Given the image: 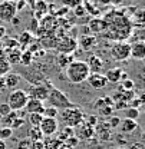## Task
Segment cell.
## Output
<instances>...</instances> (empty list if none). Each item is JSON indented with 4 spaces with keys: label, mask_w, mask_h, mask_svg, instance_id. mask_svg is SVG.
I'll use <instances>...</instances> for the list:
<instances>
[{
    "label": "cell",
    "mask_w": 145,
    "mask_h": 149,
    "mask_svg": "<svg viewBox=\"0 0 145 149\" xmlns=\"http://www.w3.org/2000/svg\"><path fill=\"white\" fill-rule=\"evenodd\" d=\"M27 99H29V96H27L26 91L15 89V91H12L9 93V96H7V105L10 106L12 111L15 112L22 111V109H25V106L27 103Z\"/></svg>",
    "instance_id": "277c9868"
},
{
    "label": "cell",
    "mask_w": 145,
    "mask_h": 149,
    "mask_svg": "<svg viewBox=\"0 0 145 149\" xmlns=\"http://www.w3.org/2000/svg\"><path fill=\"white\" fill-rule=\"evenodd\" d=\"M33 57H35L33 53H30L29 50H23L22 55H20V62L19 63H22L23 66H30L32 62H33Z\"/></svg>",
    "instance_id": "603a6c76"
},
{
    "label": "cell",
    "mask_w": 145,
    "mask_h": 149,
    "mask_svg": "<svg viewBox=\"0 0 145 149\" xmlns=\"http://www.w3.org/2000/svg\"><path fill=\"white\" fill-rule=\"evenodd\" d=\"M25 123H26V119H25V118H19V116H18V118L12 122L10 129H19V128H22Z\"/></svg>",
    "instance_id": "d6a6232c"
},
{
    "label": "cell",
    "mask_w": 145,
    "mask_h": 149,
    "mask_svg": "<svg viewBox=\"0 0 145 149\" xmlns=\"http://www.w3.org/2000/svg\"><path fill=\"white\" fill-rule=\"evenodd\" d=\"M6 33H7L6 27H4V26H0V39H4V36H6Z\"/></svg>",
    "instance_id": "b9f144b4"
},
{
    "label": "cell",
    "mask_w": 145,
    "mask_h": 149,
    "mask_svg": "<svg viewBox=\"0 0 145 149\" xmlns=\"http://www.w3.org/2000/svg\"><path fill=\"white\" fill-rule=\"evenodd\" d=\"M121 89H124V91H134L135 89V82L132 80V79H125V80H122V86H121Z\"/></svg>",
    "instance_id": "4dcf8cb0"
},
{
    "label": "cell",
    "mask_w": 145,
    "mask_h": 149,
    "mask_svg": "<svg viewBox=\"0 0 145 149\" xmlns=\"http://www.w3.org/2000/svg\"><path fill=\"white\" fill-rule=\"evenodd\" d=\"M15 6H16V12H22L27 6V3H26V0H18V1H15Z\"/></svg>",
    "instance_id": "d590c367"
},
{
    "label": "cell",
    "mask_w": 145,
    "mask_h": 149,
    "mask_svg": "<svg viewBox=\"0 0 145 149\" xmlns=\"http://www.w3.org/2000/svg\"><path fill=\"white\" fill-rule=\"evenodd\" d=\"M16 6L13 0H3L0 1V20L4 23H9L16 16Z\"/></svg>",
    "instance_id": "ba28073f"
},
{
    "label": "cell",
    "mask_w": 145,
    "mask_h": 149,
    "mask_svg": "<svg viewBox=\"0 0 145 149\" xmlns=\"http://www.w3.org/2000/svg\"><path fill=\"white\" fill-rule=\"evenodd\" d=\"M131 59H135V60H142L145 57V43L144 40H138V42H134L131 45Z\"/></svg>",
    "instance_id": "8fae6325"
},
{
    "label": "cell",
    "mask_w": 145,
    "mask_h": 149,
    "mask_svg": "<svg viewBox=\"0 0 145 149\" xmlns=\"http://www.w3.org/2000/svg\"><path fill=\"white\" fill-rule=\"evenodd\" d=\"M46 102L49 103V106H53L57 111H63V109H68V108L75 106V103H72L71 99L66 96V93L62 92L60 89H57V88H55V86L49 91Z\"/></svg>",
    "instance_id": "3957f363"
},
{
    "label": "cell",
    "mask_w": 145,
    "mask_h": 149,
    "mask_svg": "<svg viewBox=\"0 0 145 149\" xmlns=\"http://www.w3.org/2000/svg\"><path fill=\"white\" fill-rule=\"evenodd\" d=\"M6 88H4V79H3V76H0V92L1 91H4Z\"/></svg>",
    "instance_id": "7bdbcfd3"
},
{
    "label": "cell",
    "mask_w": 145,
    "mask_h": 149,
    "mask_svg": "<svg viewBox=\"0 0 145 149\" xmlns=\"http://www.w3.org/2000/svg\"><path fill=\"white\" fill-rule=\"evenodd\" d=\"M113 112V106H104L102 109H99L101 115H111Z\"/></svg>",
    "instance_id": "f35d334b"
},
{
    "label": "cell",
    "mask_w": 145,
    "mask_h": 149,
    "mask_svg": "<svg viewBox=\"0 0 145 149\" xmlns=\"http://www.w3.org/2000/svg\"><path fill=\"white\" fill-rule=\"evenodd\" d=\"M0 46H1V45H0Z\"/></svg>",
    "instance_id": "c3c4849f"
},
{
    "label": "cell",
    "mask_w": 145,
    "mask_h": 149,
    "mask_svg": "<svg viewBox=\"0 0 145 149\" xmlns=\"http://www.w3.org/2000/svg\"><path fill=\"white\" fill-rule=\"evenodd\" d=\"M96 43H98L96 36H93V35H82L79 37V40H78V47L81 46L83 50H91L93 46H96Z\"/></svg>",
    "instance_id": "5bb4252c"
},
{
    "label": "cell",
    "mask_w": 145,
    "mask_h": 149,
    "mask_svg": "<svg viewBox=\"0 0 145 149\" xmlns=\"http://www.w3.org/2000/svg\"><path fill=\"white\" fill-rule=\"evenodd\" d=\"M122 133H132V132H135L137 128H138V123H137V120H132V119H124V120H121V123H119V126H118Z\"/></svg>",
    "instance_id": "ac0fdd59"
},
{
    "label": "cell",
    "mask_w": 145,
    "mask_h": 149,
    "mask_svg": "<svg viewBox=\"0 0 145 149\" xmlns=\"http://www.w3.org/2000/svg\"><path fill=\"white\" fill-rule=\"evenodd\" d=\"M9 23H12V26H15V27H16V26H19V24H20V17L15 16V17L12 19V20H10Z\"/></svg>",
    "instance_id": "60d3db41"
},
{
    "label": "cell",
    "mask_w": 145,
    "mask_h": 149,
    "mask_svg": "<svg viewBox=\"0 0 145 149\" xmlns=\"http://www.w3.org/2000/svg\"><path fill=\"white\" fill-rule=\"evenodd\" d=\"M1 1H3V0H1Z\"/></svg>",
    "instance_id": "f907efd6"
},
{
    "label": "cell",
    "mask_w": 145,
    "mask_h": 149,
    "mask_svg": "<svg viewBox=\"0 0 145 149\" xmlns=\"http://www.w3.org/2000/svg\"><path fill=\"white\" fill-rule=\"evenodd\" d=\"M66 142H69V143H71V148H72V146H75V145H78V139H76L75 136L68 138V139H66Z\"/></svg>",
    "instance_id": "ab89813d"
},
{
    "label": "cell",
    "mask_w": 145,
    "mask_h": 149,
    "mask_svg": "<svg viewBox=\"0 0 145 149\" xmlns=\"http://www.w3.org/2000/svg\"><path fill=\"white\" fill-rule=\"evenodd\" d=\"M88 83L92 89L95 91H101V89H105L106 85H108V80L105 77V74L101 73H91L88 77Z\"/></svg>",
    "instance_id": "30bf717a"
},
{
    "label": "cell",
    "mask_w": 145,
    "mask_h": 149,
    "mask_svg": "<svg viewBox=\"0 0 145 149\" xmlns=\"http://www.w3.org/2000/svg\"><path fill=\"white\" fill-rule=\"evenodd\" d=\"M116 138H118L116 141L119 142V145H127V141H125V139H121V135H118Z\"/></svg>",
    "instance_id": "f6af8a7d"
},
{
    "label": "cell",
    "mask_w": 145,
    "mask_h": 149,
    "mask_svg": "<svg viewBox=\"0 0 145 149\" xmlns=\"http://www.w3.org/2000/svg\"><path fill=\"white\" fill-rule=\"evenodd\" d=\"M10 68L12 65L7 62V59L4 56H0V76H4L10 72Z\"/></svg>",
    "instance_id": "d4e9b609"
},
{
    "label": "cell",
    "mask_w": 145,
    "mask_h": 149,
    "mask_svg": "<svg viewBox=\"0 0 145 149\" xmlns=\"http://www.w3.org/2000/svg\"><path fill=\"white\" fill-rule=\"evenodd\" d=\"M25 111H26V113H40V115H43L45 103L40 102V100L29 97V99H27V103H26V106H25Z\"/></svg>",
    "instance_id": "4fadbf2b"
},
{
    "label": "cell",
    "mask_w": 145,
    "mask_h": 149,
    "mask_svg": "<svg viewBox=\"0 0 145 149\" xmlns=\"http://www.w3.org/2000/svg\"><path fill=\"white\" fill-rule=\"evenodd\" d=\"M122 68H112V69H108L106 73H105V77L108 80V83H119L121 82V74H122Z\"/></svg>",
    "instance_id": "e0dca14e"
},
{
    "label": "cell",
    "mask_w": 145,
    "mask_h": 149,
    "mask_svg": "<svg viewBox=\"0 0 145 149\" xmlns=\"http://www.w3.org/2000/svg\"><path fill=\"white\" fill-rule=\"evenodd\" d=\"M0 119H1V118H0Z\"/></svg>",
    "instance_id": "681fc988"
},
{
    "label": "cell",
    "mask_w": 145,
    "mask_h": 149,
    "mask_svg": "<svg viewBox=\"0 0 145 149\" xmlns=\"http://www.w3.org/2000/svg\"><path fill=\"white\" fill-rule=\"evenodd\" d=\"M65 73H66V77L71 83H83L88 80L89 74H91V70L86 65L85 60H73L72 63L65 69Z\"/></svg>",
    "instance_id": "6da1fadb"
},
{
    "label": "cell",
    "mask_w": 145,
    "mask_h": 149,
    "mask_svg": "<svg viewBox=\"0 0 145 149\" xmlns=\"http://www.w3.org/2000/svg\"><path fill=\"white\" fill-rule=\"evenodd\" d=\"M53 88V85L46 80L45 83H37V85H33L29 88V91H26L27 96L32 97V99H36V100H40V102H45L48 99V95H49V91Z\"/></svg>",
    "instance_id": "5b68a950"
},
{
    "label": "cell",
    "mask_w": 145,
    "mask_h": 149,
    "mask_svg": "<svg viewBox=\"0 0 145 149\" xmlns=\"http://www.w3.org/2000/svg\"><path fill=\"white\" fill-rule=\"evenodd\" d=\"M121 120H122V119H121L119 116H111V118L108 119V122H106V123L109 125V128L115 129V128H118V126H119Z\"/></svg>",
    "instance_id": "1f68e13d"
},
{
    "label": "cell",
    "mask_w": 145,
    "mask_h": 149,
    "mask_svg": "<svg viewBox=\"0 0 145 149\" xmlns=\"http://www.w3.org/2000/svg\"><path fill=\"white\" fill-rule=\"evenodd\" d=\"M59 116L62 119V122L65 123V126L68 128H78L79 125H82L86 119V115L83 113V111L81 108H78L76 105L72 108H68V109H63V111L59 112Z\"/></svg>",
    "instance_id": "7a4b0ae2"
},
{
    "label": "cell",
    "mask_w": 145,
    "mask_h": 149,
    "mask_svg": "<svg viewBox=\"0 0 145 149\" xmlns=\"http://www.w3.org/2000/svg\"><path fill=\"white\" fill-rule=\"evenodd\" d=\"M128 103H129V105H128V108H135V109H139V108L142 106V103H144V99H142V97H132Z\"/></svg>",
    "instance_id": "f546056e"
},
{
    "label": "cell",
    "mask_w": 145,
    "mask_h": 149,
    "mask_svg": "<svg viewBox=\"0 0 145 149\" xmlns=\"http://www.w3.org/2000/svg\"><path fill=\"white\" fill-rule=\"evenodd\" d=\"M105 106V102H104V97H99V99H96L95 100V103H93V108L96 109V111H99V109H102Z\"/></svg>",
    "instance_id": "8d00e7d4"
},
{
    "label": "cell",
    "mask_w": 145,
    "mask_h": 149,
    "mask_svg": "<svg viewBox=\"0 0 145 149\" xmlns=\"http://www.w3.org/2000/svg\"><path fill=\"white\" fill-rule=\"evenodd\" d=\"M16 118H18V113H16L15 111H12L10 113H9V115H7V116H4V118H1V119H3V123H4V126H9V128H10L12 122H13Z\"/></svg>",
    "instance_id": "f1b7e54d"
},
{
    "label": "cell",
    "mask_w": 145,
    "mask_h": 149,
    "mask_svg": "<svg viewBox=\"0 0 145 149\" xmlns=\"http://www.w3.org/2000/svg\"><path fill=\"white\" fill-rule=\"evenodd\" d=\"M115 149H124V148H115Z\"/></svg>",
    "instance_id": "7dc6e473"
},
{
    "label": "cell",
    "mask_w": 145,
    "mask_h": 149,
    "mask_svg": "<svg viewBox=\"0 0 145 149\" xmlns=\"http://www.w3.org/2000/svg\"><path fill=\"white\" fill-rule=\"evenodd\" d=\"M42 119H43V115L40 113H27V122L30 123V126H39Z\"/></svg>",
    "instance_id": "cb8c5ba5"
},
{
    "label": "cell",
    "mask_w": 145,
    "mask_h": 149,
    "mask_svg": "<svg viewBox=\"0 0 145 149\" xmlns=\"http://www.w3.org/2000/svg\"><path fill=\"white\" fill-rule=\"evenodd\" d=\"M108 27V23L105 22V20H101V19L95 17L91 20V23H89V30L93 32V33H98V32H102V30H105Z\"/></svg>",
    "instance_id": "ffe728a7"
},
{
    "label": "cell",
    "mask_w": 145,
    "mask_h": 149,
    "mask_svg": "<svg viewBox=\"0 0 145 149\" xmlns=\"http://www.w3.org/2000/svg\"><path fill=\"white\" fill-rule=\"evenodd\" d=\"M68 13V7H65V9H60L59 10V13H56L57 16H62V15H66Z\"/></svg>",
    "instance_id": "ee69618b"
},
{
    "label": "cell",
    "mask_w": 145,
    "mask_h": 149,
    "mask_svg": "<svg viewBox=\"0 0 145 149\" xmlns=\"http://www.w3.org/2000/svg\"><path fill=\"white\" fill-rule=\"evenodd\" d=\"M43 116L45 118H53L56 119L59 116V111L53 108V106H45V111H43Z\"/></svg>",
    "instance_id": "4316f807"
},
{
    "label": "cell",
    "mask_w": 145,
    "mask_h": 149,
    "mask_svg": "<svg viewBox=\"0 0 145 149\" xmlns=\"http://www.w3.org/2000/svg\"><path fill=\"white\" fill-rule=\"evenodd\" d=\"M10 112H12V109H10V106L7 105V102H3V103H0V118H4V116H7Z\"/></svg>",
    "instance_id": "836d02e7"
},
{
    "label": "cell",
    "mask_w": 145,
    "mask_h": 149,
    "mask_svg": "<svg viewBox=\"0 0 145 149\" xmlns=\"http://www.w3.org/2000/svg\"><path fill=\"white\" fill-rule=\"evenodd\" d=\"M0 149H7V143L3 139H0Z\"/></svg>",
    "instance_id": "bcb514c9"
},
{
    "label": "cell",
    "mask_w": 145,
    "mask_h": 149,
    "mask_svg": "<svg viewBox=\"0 0 145 149\" xmlns=\"http://www.w3.org/2000/svg\"><path fill=\"white\" fill-rule=\"evenodd\" d=\"M4 50V57L7 59V62L10 65H16L20 62V55H22V50L16 47V49H3Z\"/></svg>",
    "instance_id": "2e32d148"
},
{
    "label": "cell",
    "mask_w": 145,
    "mask_h": 149,
    "mask_svg": "<svg viewBox=\"0 0 145 149\" xmlns=\"http://www.w3.org/2000/svg\"><path fill=\"white\" fill-rule=\"evenodd\" d=\"M141 112L139 109H135V108H127L125 109V118L127 119H132V120H137L139 118Z\"/></svg>",
    "instance_id": "484cf974"
},
{
    "label": "cell",
    "mask_w": 145,
    "mask_h": 149,
    "mask_svg": "<svg viewBox=\"0 0 145 149\" xmlns=\"http://www.w3.org/2000/svg\"><path fill=\"white\" fill-rule=\"evenodd\" d=\"M30 146H32L30 139H23L22 142H19V149H30Z\"/></svg>",
    "instance_id": "e575fe53"
},
{
    "label": "cell",
    "mask_w": 145,
    "mask_h": 149,
    "mask_svg": "<svg viewBox=\"0 0 145 149\" xmlns=\"http://www.w3.org/2000/svg\"><path fill=\"white\" fill-rule=\"evenodd\" d=\"M27 135H29V139L32 141V142H36V141H43V135H42V132L40 129L37 128V126H32L29 132H27Z\"/></svg>",
    "instance_id": "7402d4cb"
},
{
    "label": "cell",
    "mask_w": 145,
    "mask_h": 149,
    "mask_svg": "<svg viewBox=\"0 0 145 149\" xmlns=\"http://www.w3.org/2000/svg\"><path fill=\"white\" fill-rule=\"evenodd\" d=\"M73 60V55H66V53H59L57 55V57H56V65L60 68V69H66L71 63H72Z\"/></svg>",
    "instance_id": "d6986e66"
},
{
    "label": "cell",
    "mask_w": 145,
    "mask_h": 149,
    "mask_svg": "<svg viewBox=\"0 0 145 149\" xmlns=\"http://www.w3.org/2000/svg\"><path fill=\"white\" fill-rule=\"evenodd\" d=\"M12 135H13V129H10L9 126H0V139L7 141L12 138Z\"/></svg>",
    "instance_id": "83f0119b"
},
{
    "label": "cell",
    "mask_w": 145,
    "mask_h": 149,
    "mask_svg": "<svg viewBox=\"0 0 145 149\" xmlns=\"http://www.w3.org/2000/svg\"><path fill=\"white\" fill-rule=\"evenodd\" d=\"M37 128L40 129L43 136H53L55 133L57 132V129H59V122H57V119L45 118L43 116V119H42V122L39 123Z\"/></svg>",
    "instance_id": "9c48e42d"
},
{
    "label": "cell",
    "mask_w": 145,
    "mask_h": 149,
    "mask_svg": "<svg viewBox=\"0 0 145 149\" xmlns=\"http://www.w3.org/2000/svg\"><path fill=\"white\" fill-rule=\"evenodd\" d=\"M75 15H76L78 17H82V16L85 15V7H83V6H81V4H79V6H76V7H75Z\"/></svg>",
    "instance_id": "74e56055"
},
{
    "label": "cell",
    "mask_w": 145,
    "mask_h": 149,
    "mask_svg": "<svg viewBox=\"0 0 145 149\" xmlns=\"http://www.w3.org/2000/svg\"><path fill=\"white\" fill-rule=\"evenodd\" d=\"M109 55L112 56L113 60H127L129 59V55H131V43H127V42H116L111 46L109 49Z\"/></svg>",
    "instance_id": "8992f818"
},
{
    "label": "cell",
    "mask_w": 145,
    "mask_h": 149,
    "mask_svg": "<svg viewBox=\"0 0 145 149\" xmlns=\"http://www.w3.org/2000/svg\"><path fill=\"white\" fill-rule=\"evenodd\" d=\"M86 65H88L91 73H99L101 69L104 68V60H102L99 56L91 55L89 56V59H88V62H86Z\"/></svg>",
    "instance_id": "9a60e30c"
},
{
    "label": "cell",
    "mask_w": 145,
    "mask_h": 149,
    "mask_svg": "<svg viewBox=\"0 0 145 149\" xmlns=\"http://www.w3.org/2000/svg\"><path fill=\"white\" fill-rule=\"evenodd\" d=\"M3 79H4V88L9 91H15L22 82V76L19 73H13V72H9L7 74H4Z\"/></svg>",
    "instance_id": "7c38bea8"
},
{
    "label": "cell",
    "mask_w": 145,
    "mask_h": 149,
    "mask_svg": "<svg viewBox=\"0 0 145 149\" xmlns=\"http://www.w3.org/2000/svg\"><path fill=\"white\" fill-rule=\"evenodd\" d=\"M60 53H66V55H73V52L78 49V40L71 36H62L57 39L56 46H55Z\"/></svg>",
    "instance_id": "52a82bcc"
},
{
    "label": "cell",
    "mask_w": 145,
    "mask_h": 149,
    "mask_svg": "<svg viewBox=\"0 0 145 149\" xmlns=\"http://www.w3.org/2000/svg\"><path fill=\"white\" fill-rule=\"evenodd\" d=\"M16 40H18L19 46L25 49V47H26V46H29V45H30V42L33 40V35H32V33H29L27 30H25V32H22V33L19 35Z\"/></svg>",
    "instance_id": "44dd1931"
}]
</instances>
